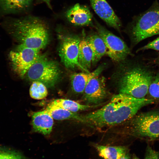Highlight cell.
Instances as JSON below:
<instances>
[{
	"label": "cell",
	"instance_id": "cell-21",
	"mask_svg": "<svg viewBox=\"0 0 159 159\" xmlns=\"http://www.w3.org/2000/svg\"><path fill=\"white\" fill-rule=\"evenodd\" d=\"M29 94L31 97L34 99L41 100L45 98L48 95L47 87L42 83L34 81L30 87Z\"/></svg>",
	"mask_w": 159,
	"mask_h": 159
},
{
	"label": "cell",
	"instance_id": "cell-29",
	"mask_svg": "<svg viewBox=\"0 0 159 159\" xmlns=\"http://www.w3.org/2000/svg\"><path fill=\"white\" fill-rule=\"evenodd\" d=\"M132 159H140L135 155H133Z\"/></svg>",
	"mask_w": 159,
	"mask_h": 159
},
{
	"label": "cell",
	"instance_id": "cell-11",
	"mask_svg": "<svg viewBox=\"0 0 159 159\" xmlns=\"http://www.w3.org/2000/svg\"><path fill=\"white\" fill-rule=\"evenodd\" d=\"M96 14L108 25L119 30L120 21L106 0H89Z\"/></svg>",
	"mask_w": 159,
	"mask_h": 159
},
{
	"label": "cell",
	"instance_id": "cell-13",
	"mask_svg": "<svg viewBox=\"0 0 159 159\" xmlns=\"http://www.w3.org/2000/svg\"><path fill=\"white\" fill-rule=\"evenodd\" d=\"M66 17L72 24L84 26L92 24V17L89 8L86 6L77 4L67 11Z\"/></svg>",
	"mask_w": 159,
	"mask_h": 159
},
{
	"label": "cell",
	"instance_id": "cell-25",
	"mask_svg": "<svg viewBox=\"0 0 159 159\" xmlns=\"http://www.w3.org/2000/svg\"><path fill=\"white\" fill-rule=\"evenodd\" d=\"M148 49L159 51V37L139 49L138 51Z\"/></svg>",
	"mask_w": 159,
	"mask_h": 159
},
{
	"label": "cell",
	"instance_id": "cell-2",
	"mask_svg": "<svg viewBox=\"0 0 159 159\" xmlns=\"http://www.w3.org/2000/svg\"><path fill=\"white\" fill-rule=\"evenodd\" d=\"M2 24L20 43L29 48L40 50L48 44L47 26L40 19L29 16L20 19L6 18Z\"/></svg>",
	"mask_w": 159,
	"mask_h": 159
},
{
	"label": "cell",
	"instance_id": "cell-18",
	"mask_svg": "<svg viewBox=\"0 0 159 159\" xmlns=\"http://www.w3.org/2000/svg\"><path fill=\"white\" fill-rule=\"evenodd\" d=\"M32 0H0V15L22 11L28 7Z\"/></svg>",
	"mask_w": 159,
	"mask_h": 159
},
{
	"label": "cell",
	"instance_id": "cell-15",
	"mask_svg": "<svg viewBox=\"0 0 159 159\" xmlns=\"http://www.w3.org/2000/svg\"><path fill=\"white\" fill-rule=\"evenodd\" d=\"M53 119L57 120L71 119L87 125L83 115L74 112L59 106L50 104L45 109Z\"/></svg>",
	"mask_w": 159,
	"mask_h": 159
},
{
	"label": "cell",
	"instance_id": "cell-14",
	"mask_svg": "<svg viewBox=\"0 0 159 159\" xmlns=\"http://www.w3.org/2000/svg\"><path fill=\"white\" fill-rule=\"evenodd\" d=\"M32 119L33 127L34 131L44 135H49L51 133L54 119L45 110L33 113Z\"/></svg>",
	"mask_w": 159,
	"mask_h": 159
},
{
	"label": "cell",
	"instance_id": "cell-20",
	"mask_svg": "<svg viewBox=\"0 0 159 159\" xmlns=\"http://www.w3.org/2000/svg\"><path fill=\"white\" fill-rule=\"evenodd\" d=\"M51 103L71 112L76 113L79 111L90 110L100 106V105H83L74 101L62 99L55 100Z\"/></svg>",
	"mask_w": 159,
	"mask_h": 159
},
{
	"label": "cell",
	"instance_id": "cell-8",
	"mask_svg": "<svg viewBox=\"0 0 159 159\" xmlns=\"http://www.w3.org/2000/svg\"><path fill=\"white\" fill-rule=\"evenodd\" d=\"M40 50L27 47L20 44L11 51L9 57L14 71L23 78L40 55Z\"/></svg>",
	"mask_w": 159,
	"mask_h": 159
},
{
	"label": "cell",
	"instance_id": "cell-3",
	"mask_svg": "<svg viewBox=\"0 0 159 159\" xmlns=\"http://www.w3.org/2000/svg\"><path fill=\"white\" fill-rule=\"evenodd\" d=\"M147 68L137 66L125 72L119 81V93L131 95L138 98L145 97L153 77Z\"/></svg>",
	"mask_w": 159,
	"mask_h": 159
},
{
	"label": "cell",
	"instance_id": "cell-28",
	"mask_svg": "<svg viewBox=\"0 0 159 159\" xmlns=\"http://www.w3.org/2000/svg\"><path fill=\"white\" fill-rule=\"evenodd\" d=\"M156 63L159 65V55L155 59Z\"/></svg>",
	"mask_w": 159,
	"mask_h": 159
},
{
	"label": "cell",
	"instance_id": "cell-12",
	"mask_svg": "<svg viewBox=\"0 0 159 159\" xmlns=\"http://www.w3.org/2000/svg\"><path fill=\"white\" fill-rule=\"evenodd\" d=\"M105 67V64H102L91 72L75 73L72 74L70 80L73 91L77 94L83 93L89 81L92 78L100 75Z\"/></svg>",
	"mask_w": 159,
	"mask_h": 159
},
{
	"label": "cell",
	"instance_id": "cell-16",
	"mask_svg": "<svg viewBox=\"0 0 159 159\" xmlns=\"http://www.w3.org/2000/svg\"><path fill=\"white\" fill-rule=\"evenodd\" d=\"M92 53V64H95L105 55L107 49L102 39L98 34L91 35L86 38Z\"/></svg>",
	"mask_w": 159,
	"mask_h": 159
},
{
	"label": "cell",
	"instance_id": "cell-27",
	"mask_svg": "<svg viewBox=\"0 0 159 159\" xmlns=\"http://www.w3.org/2000/svg\"><path fill=\"white\" fill-rule=\"evenodd\" d=\"M44 2L48 5L49 8L51 9L52 7L50 4V1L51 0H42Z\"/></svg>",
	"mask_w": 159,
	"mask_h": 159
},
{
	"label": "cell",
	"instance_id": "cell-4",
	"mask_svg": "<svg viewBox=\"0 0 159 159\" xmlns=\"http://www.w3.org/2000/svg\"><path fill=\"white\" fill-rule=\"evenodd\" d=\"M130 31L135 44L147 38L159 35V3L157 0L147 10L134 17Z\"/></svg>",
	"mask_w": 159,
	"mask_h": 159
},
{
	"label": "cell",
	"instance_id": "cell-9",
	"mask_svg": "<svg viewBox=\"0 0 159 159\" xmlns=\"http://www.w3.org/2000/svg\"><path fill=\"white\" fill-rule=\"evenodd\" d=\"M80 41L79 38L75 36H67L64 37L60 46L59 55L62 62L66 68L71 69L79 68L85 72H89L79 62Z\"/></svg>",
	"mask_w": 159,
	"mask_h": 159
},
{
	"label": "cell",
	"instance_id": "cell-23",
	"mask_svg": "<svg viewBox=\"0 0 159 159\" xmlns=\"http://www.w3.org/2000/svg\"><path fill=\"white\" fill-rule=\"evenodd\" d=\"M148 92L151 99L159 100V72L153 76Z\"/></svg>",
	"mask_w": 159,
	"mask_h": 159
},
{
	"label": "cell",
	"instance_id": "cell-24",
	"mask_svg": "<svg viewBox=\"0 0 159 159\" xmlns=\"http://www.w3.org/2000/svg\"><path fill=\"white\" fill-rule=\"evenodd\" d=\"M145 159H159V150L156 151L148 146L146 150Z\"/></svg>",
	"mask_w": 159,
	"mask_h": 159
},
{
	"label": "cell",
	"instance_id": "cell-1",
	"mask_svg": "<svg viewBox=\"0 0 159 159\" xmlns=\"http://www.w3.org/2000/svg\"><path fill=\"white\" fill-rule=\"evenodd\" d=\"M154 101L151 99L138 98L119 93L113 96L104 106L83 116L87 125L91 127L100 129L112 127L130 120L141 108Z\"/></svg>",
	"mask_w": 159,
	"mask_h": 159
},
{
	"label": "cell",
	"instance_id": "cell-7",
	"mask_svg": "<svg viewBox=\"0 0 159 159\" xmlns=\"http://www.w3.org/2000/svg\"><path fill=\"white\" fill-rule=\"evenodd\" d=\"M95 22L98 34L105 45L106 54L111 59L119 62L124 60L130 54L128 47L121 39L108 30L95 19Z\"/></svg>",
	"mask_w": 159,
	"mask_h": 159
},
{
	"label": "cell",
	"instance_id": "cell-6",
	"mask_svg": "<svg viewBox=\"0 0 159 159\" xmlns=\"http://www.w3.org/2000/svg\"><path fill=\"white\" fill-rule=\"evenodd\" d=\"M128 132L140 138H159V112L152 111L135 115L130 119Z\"/></svg>",
	"mask_w": 159,
	"mask_h": 159
},
{
	"label": "cell",
	"instance_id": "cell-22",
	"mask_svg": "<svg viewBox=\"0 0 159 159\" xmlns=\"http://www.w3.org/2000/svg\"><path fill=\"white\" fill-rule=\"evenodd\" d=\"M0 159H29L20 152L0 147Z\"/></svg>",
	"mask_w": 159,
	"mask_h": 159
},
{
	"label": "cell",
	"instance_id": "cell-5",
	"mask_svg": "<svg viewBox=\"0 0 159 159\" xmlns=\"http://www.w3.org/2000/svg\"><path fill=\"white\" fill-rule=\"evenodd\" d=\"M26 75L30 81L41 82L46 87H54L60 80L61 72L58 64L40 54Z\"/></svg>",
	"mask_w": 159,
	"mask_h": 159
},
{
	"label": "cell",
	"instance_id": "cell-26",
	"mask_svg": "<svg viewBox=\"0 0 159 159\" xmlns=\"http://www.w3.org/2000/svg\"><path fill=\"white\" fill-rule=\"evenodd\" d=\"M118 159H132L128 152Z\"/></svg>",
	"mask_w": 159,
	"mask_h": 159
},
{
	"label": "cell",
	"instance_id": "cell-10",
	"mask_svg": "<svg viewBox=\"0 0 159 159\" xmlns=\"http://www.w3.org/2000/svg\"><path fill=\"white\" fill-rule=\"evenodd\" d=\"M105 79L99 75L91 80L83 93L82 99L87 105H100L107 95Z\"/></svg>",
	"mask_w": 159,
	"mask_h": 159
},
{
	"label": "cell",
	"instance_id": "cell-19",
	"mask_svg": "<svg viewBox=\"0 0 159 159\" xmlns=\"http://www.w3.org/2000/svg\"><path fill=\"white\" fill-rule=\"evenodd\" d=\"M92 57V50L86 38L80 40L79 46L78 61L80 65L87 72H89Z\"/></svg>",
	"mask_w": 159,
	"mask_h": 159
},
{
	"label": "cell",
	"instance_id": "cell-17",
	"mask_svg": "<svg viewBox=\"0 0 159 159\" xmlns=\"http://www.w3.org/2000/svg\"><path fill=\"white\" fill-rule=\"evenodd\" d=\"M92 144L99 155L104 159H118L128 152V148L125 146H105L96 143Z\"/></svg>",
	"mask_w": 159,
	"mask_h": 159
}]
</instances>
